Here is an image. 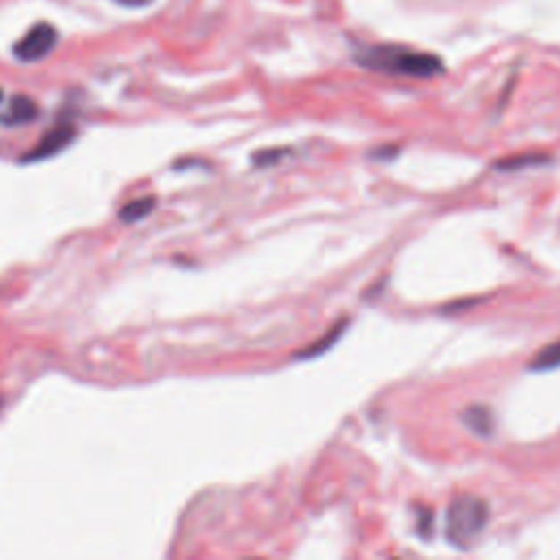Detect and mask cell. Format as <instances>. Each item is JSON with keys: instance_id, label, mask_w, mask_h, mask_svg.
<instances>
[{"instance_id": "8992f818", "label": "cell", "mask_w": 560, "mask_h": 560, "mask_svg": "<svg viewBox=\"0 0 560 560\" xmlns=\"http://www.w3.org/2000/svg\"><path fill=\"white\" fill-rule=\"evenodd\" d=\"M462 420H465V424L473 433L482 438H490L492 432H495V418H492V412L486 405H471L462 414Z\"/></svg>"}, {"instance_id": "6da1fadb", "label": "cell", "mask_w": 560, "mask_h": 560, "mask_svg": "<svg viewBox=\"0 0 560 560\" xmlns=\"http://www.w3.org/2000/svg\"><path fill=\"white\" fill-rule=\"evenodd\" d=\"M355 62L368 70L414 79H432L444 72V64L438 55L400 45L361 46L355 53Z\"/></svg>"}, {"instance_id": "7c38bea8", "label": "cell", "mask_w": 560, "mask_h": 560, "mask_svg": "<svg viewBox=\"0 0 560 560\" xmlns=\"http://www.w3.org/2000/svg\"><path fill=\"white\" fill-rule=\"evenodd\" d=\"M0 103H3V90H0Z\"/></svg>"}, {"instance_id": "7a4b0ae2", "label": "cell", "mask_w": 560, "mask_h": 560, "mask_svg": "<svg viewBox=\"0 0 560 560\" xmlns=\"http://www.w3.org/2000/svg\"><path fill=\"white\" fill-rule=\"evenodd\" d=\"M489 506L475 495H460L447 510V539L456 548H468L489 523Z\"/></svg>"}, {"instance_id": "52a82bcc", "label": "cell", "mask_w": 560, "mask_h": 560, "mask_svg": "<svg viewBox=\"0 0 560 560\" xmlns=\"http://www.w3.org/2000/svg\"><path fill=\"white\" fill-rule=\"evenodd\" d=\"M346 328H349V320H340L335 326L331 328V331L325 333V335H322L317 342H313L311 346L302 349L296 357H298V359H313V357L322 355V352H326L328 349H331V346L337 344V340H340V337L344 335Z\"/></svg>"}, {"instance_id": "9c48e42d", "label": "cell", "mask_w": 560, "mask_h": 560, "mask_svg": "<svg viewBox=\"0 0 560 560\" xmlns=\"http://www.w3.org/2000/svg\"><path fill=\"white\" fill-rule=\"evenodd\" d=\"M153 206H156V200H153V197H140V200L125 204L123 209L119 210V217L125 224H136V221L144 219V217L153 210Z\"/></svg>"}, {"instance_id": "ba28073f", "label": "cell", "mask_w": 560, "mask_h": 560, "mask_svg": "<svg viewBox=\"0 0 560 560\" xmlns=\"http://www.w3.org/2000/svg\"><path fill=\"white\" fill-rule=\"evenodd\" d=\"M556 368H560V340L543 346L539 355L528 364V370H532V373H549V370Z\"/></svg>"}, {"instance_id": "3957f363", "label": "cell", "mask_w": 560, "mask_h": 560, "mask_svg": "<svg viewBox=\"0 0 560 560\" xmlns=\"http://www.w3.org/2000/svg\"><path fill=\"white\" fill-rule=\"evenodd\" d=\"M55 42H57L55 27L48 22H40V24H36V27H33L16 46H13V55H16L21 62H24V64L40 62L53 51Z\"/></svg>"}, {"instance_id": "8fae6325", "label": "cell", "mask_w": 560, "mask_h": 560, "mask_svg": "<svg viewBox=\"0 0 560 560\" xmlns=\"http://www.w3.org/2000/svg\"><path fill=\"white\" fill-rule=\"evenodd\" d=\"M114 3L125 9H143V7H147V4H152L153 0H114Z\"/></svg>"}, {"instance_id": "277c9868", "label": "cell", "mask_w": 560, "mask_h": 560, "mask_svg": "<svg viewBox=\"0 0 560 560\" xmlns=\"http://www.w3.org/2000/svg\"><path fill=\"white\" fill-rule=\"evenodd\" d=\"M75 125L70 120H62L55 128L48 129V132L42 136L40 144H37L33 152H29L27 156L22 158V162H37V161H46V158L55 156V153L64 152L66 147L72 143L75 138Z\"/></svg>"}, {"instance_id": "30bf717a", "label": "cell", "mask_w": 560, "mask_h": 560, "mask_svg": "<svg viewBox=\"0 0 560 560\" xmlns=\"http://www.w3.org/2000/svg\"><path fill=\"white\" fill-rule=\"evenodd\" d=\"M548 162V156H534V153H528V156H515L510 161H504L501 164H497L504 171H515V169H523V167H534V164Z\"/></svg>"}, {"instance_id": "5b68a950", "label": "cell", "mask_w": 560, "mask_h": 560, "mask_svg": "<svg viewBox=\"0 0 560 560\" xmlns=\"http://www.w3.org/2000/svg\"><path fill=\"white\" fill-rule=\"evenodd\" d=\"M37 103L33 99H29L27 95H16L9 105L4 108V112L0 114V123L4 125H27L37 117Z\"/></svg>"}]
</instances>
